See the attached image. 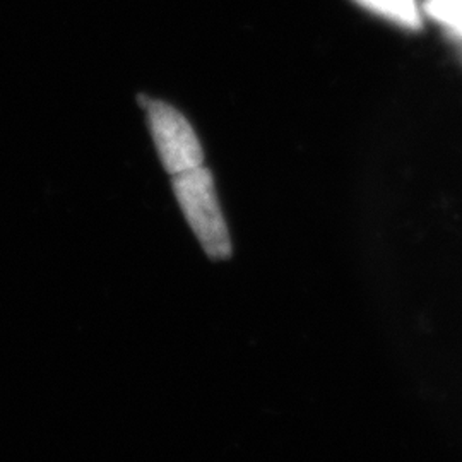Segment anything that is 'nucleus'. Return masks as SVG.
I'll return each instance as SVG.
<instances>
[{
	"instance_id": "3",
	"label": "nucleus",
	"mask_w": 462,
	"mask_h": 462,
	"mask_svg": "<svg viewBox=\"0 0 462 462\" xmlns=\"http://www.w3.org/2000/svg\"><path fill=\"white\" fill-rule=\"evenodd\" d=\"M356 4L387 17L401 26L416 30L421 26L416 0H355Z\"/></svg>"
},
{
	"instance_id": "5",
	"label": "nucleus",
	"mask_w": 462,
	"mask_h": 462,
	"mask_svg": "<svg viewBox=\"0 0 462 462\" xmlns=\"http://www.w3.org/2000/svg\"><path fill=\"white\" fill-rule=\"evenodd\" d=\"M454 38H459V40H462V32L459 34H456V36H454Z\"/></svg>"
},
{
	"instance_id": "2",
	"label": "nucleus",
	"mask_w": 462,
	"mask_h": 462,
	"mask_svg": "<svg viewBox=\"0 0 462 462\" xmlns=\"http://www.w3.org/2000/svg\"><path fill=\"white\" fill-rule=\"evenodd\" d=\"M149 129L166 171L175 177L204 163V152L189 120L171 105L160 99L144 103Z\"/></svg>"
},
{
	"instance_id": "4",
	"label": "nucleus",
	"mask_w": 462,
	"mask_h": 462,
	"mask_svg": "<svg viewBox=\"0 0 462 462\" xmlns=\"http://www.w3.org/2000/svg\"><path fill=\"white\" fill-rule=\"evenodd\" d=\"M425 11L430 17L442 23L448 33L462 32V0H427Z\"/></svg>"
},
{
	"instance_id": "1",
	"label": "nucleus",
	"mask_w": 462,
	"mask_h": 462,
	"mask_svg": "<svg viewBox=\"0 0 462 462\" xmlns=\"http://www.w3.org/2000/svg\"><path fill=\"white\" fill-rule=\"evenodd\" d=\"M173 192L206 254L217 261L230 257V233L217 202L211 171L199 166L175 175Z\"/></svg>"
}]
</instances>
